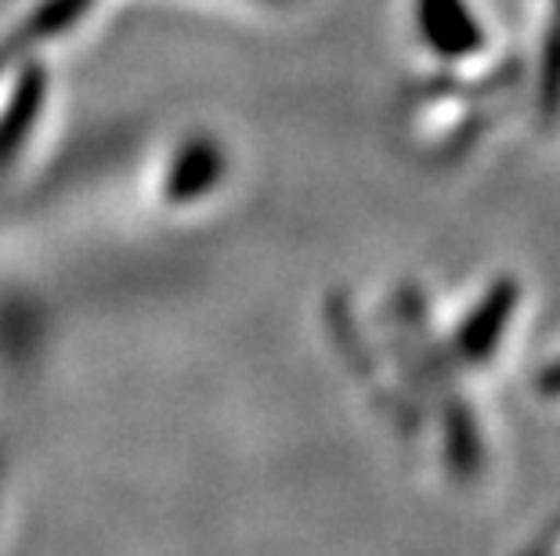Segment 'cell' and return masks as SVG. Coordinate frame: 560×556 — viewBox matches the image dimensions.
I'll use <instances>...</instances> for the list:
<instances>
[{"label":"cell","mask_w":560,"mask_h":556,"mask_svg":"<svg viewBox=\"0 0 560 556\" xmlns=\"http://www.w3.org/2000/svg\"><path fill=\"white\" fill-rule=\"evenodd\" d=\"M412 37L431 62V76L474 80L524 73L517 58L499 47L478 0H412Z\"/></svg>","instance_id":"6da1fadb"},{"label":"cell","mask_w":560,"mask_h":556,"mask_svg":"<svg viewBox=\"0 0 560 556\" xmlns=\"http://www.w3.org/2000/svg\"><path fill=\"white\" fill-rule=\"evenodd\" d=\"M532 19V55L528 87L535 116L546 127L560 123V0H528Z\"/></svg>","instance_id":"7a4b0ae2"},{"label":"cell","mask_w":560,"mask_h":556,"mask_svg":"<svg viewBox=\"0 0 560 556\" xmlns=\"http://www.w3.org/2000/svg\"><path fill=\"white\" fill-rule=\"evenodd\" d=\"M521 304V282L517 279H495L488 293L470 307V315L463 318L456 336H452V351L463 365H485L499 351L506 326L514 322V311Z\"/></svg>","instance_id":"3957f363"},{"label":"cell","mask_w":560,"mask_h":556,"mask_svg":"<svg viewBox=\"0 0 560 556\" xmlns=\"http://www.w3.org/2000/svg\"><path fill=\"white\" fill-rule=\"evenodd\" d=\"M445 452H448V466L459 473V477H470L481 466V434L478 423H474L470 409L452 405L448 419H445Z\"/></svg>","instance_id":"277c9868"},{"label":"cell","mask_w":560,"mask_h":556,"mask_svg":"<svg viewBox=\"0 0 560 556\" xmlns=\"http://www.w3.org/2000/svg\"><path fill=\"white\" fill-rule=\"evenodd\" d=\"M535 387H539L546 398H560V358L546 365L539 372V380H535Z\"/></svg>","instance_id":"5b68a950"}]
</instances>
